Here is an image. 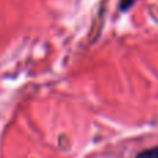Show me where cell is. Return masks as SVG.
Masks as SVG:
<instances>
[{
    "label": "cell",
    "mask_w": 158,
    "mask_h": 158,
    "mask_svg": "<svg viewBox=\"0 0 158 158\" xmlns=\"http://www.w3.org/2000/svg\"><path fill=\"white\" fill-rule=\"evenodd\" d=\"M136 158H158V146L139 153L136 156Z\"/></svg>",
    "instance_id": "cell-1"
},
{
    "label": "cell",
    "mask_w": 158,
    "mask_h": 158,
    "mask_svg": "<svg viewBox=\"0 0 158 158\" xmlns=\"http://www.w3.org/2000/svg\"><path fill=\"white\" fill-rule=\"evenodd\" d=\"M135 3V0H121V3H119V8L122 11H126V10H129V8L132 7V4Z\"/></svg>",
    "instance_id": "cell-2"
}]
</instances>
